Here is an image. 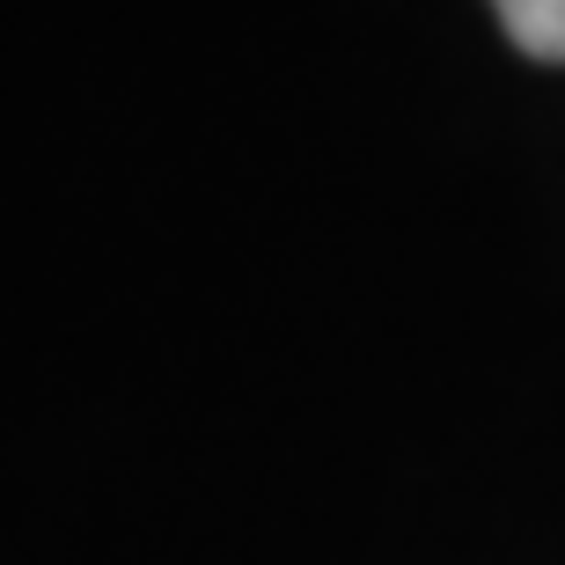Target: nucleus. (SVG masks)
<instances>
[{"label":"nucleus","instance_id":"nucleus-1","mask_svg":"<svg viewBox=\"0 0 565 565\" xmlns=\"http://www.w3.org/2000/svg\"><path fill=\"white\" fill-rule=\"evenodd\" d=\"M507 44L544 66H565V0H492Z\"/></svg>","mask_w":565,"mask_h":565}]
</instances>
